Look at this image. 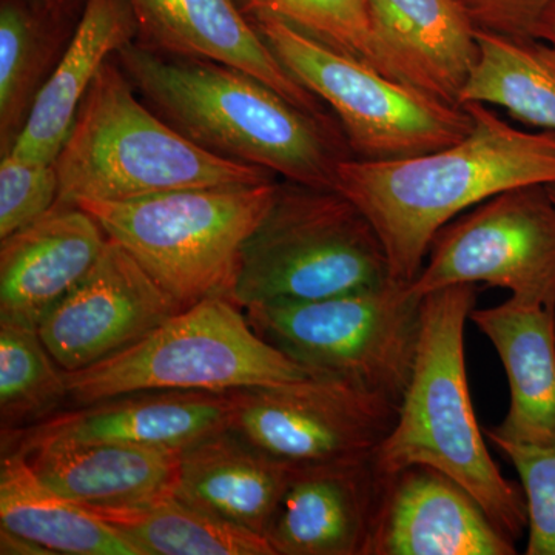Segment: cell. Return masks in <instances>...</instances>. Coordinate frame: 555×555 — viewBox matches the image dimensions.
Listing matches in <instances>:
<instances>
[{"instance_id": "6da1fadb", "label": "cell", "mask_w": 555, "mask_h": 555, "mask_svg": "<svg viewBox=\"0 0 555 555\" xmlns=\"http://www.w3.org/2000/svg\"><path fill=\"white\" fill-rule=\"evenodd\" d=\"M463 107L473 130L449 147L338 166L335 190L374 225L398 283L418 276L433 240L452 219L506 190L555 184V131L516 129L480 102Z\"/></svg>"}, {"instance_id": "7a4b0ae2", "label": "cell", "mask_w": 555, "mask_h": 555, "mask_svg": "<svg viewBox=\"0 0 555 555\" xmlns=\"http://www.w3.org/2000/svg\"><path fill=\"white\" fill-rule=\"evenodd\" d=\"M115 61L150 107L208 152L326 190H335L339 164L353 158L334 120L310 115L243 69L134 42Z\"/></svg>"}, {"instance_id": "3957f363", "label": "cell", "mask_w": 555, "mask_h": 555, "mask_svg": "<svg viewBox=\"0 0 555 555\" xmlns=\"http://www.w3.org/2000/svg\"><path fill=\"white\" fill-rule=\"evenodd\" d=\"M476 284H459L422 299V331L414 371L396 425L372 456L379 476L429 466L462 486L514 542L528 531L521 485L500 473L478 426L467 385L466 320Z\"/></svg>"}, {"instance_id": "277c9868", "label": "cell", "mask_w": 555, "mask_h": 555, "mask_svg": "<svg viewBox=\"0 0 555 555\" xmlns=\"http://www.w3.org/2000/svg\"><path fill=\"white\" fill-rule=\"evenodd\" d=\"M61 204L122 203L179 190L257 185L275 175L193 142L150 105L112 57L54 160Z\"/></svg>"}, {"instance_id": "5b68a950", "label": "cell", "mask_w": 555, "mask_h": 555, "mask_svg": "<svg viewBox=\"0 0 555 555\" xmlns=\"http://www.w3.org/2000/svg\"><path fill=\"white\" fill-rule=\"evenodd\" d=\"M275 179L257 185L179 190L149 198L76 204L137 259L182 309L232 299L244 243L272 207ZM233 301V299H232Z\"/></svg>"}, {"instance_id": "8992f818", "label": "cell", "mask_w": 555, "mask_h": 555, "mask_svg": "<svg viewBox=\"0 0 555 555\" xmlns=\"http://www.w3.org/2000/svg\"><path fill=\"white\" fill-rule=\"evenodd\" d=\"M390 280L382 240L352 201L287 181L244 243L232 299L241 309L315 301Z\"/></svg>"}, {"instance_id": "52a82bcc", "label": "cell", "mask_w": 555, "mask_h": 555, "mask_svg": "<svg viewBox=\"0 0 555 555\" xmlns=\"http://www.w3.org/2000/svg\"><path fill=\"white\" fill-rule=\"evenodd\" d=\"M65 377L76 408L145 390L235 392L313 375L259 337L235 301L217 297L181 310L137 345Z\"/></svg>"}, {"instance_id": "ba28073f", "label": "cell", "mask_w": 555, "mask_h": 555, "mask_svg": "<svg viewBox=\"0 0 555 555\" xmlns=\"http://www.w3.org/2000/svg\"><path fill=\"white\" fill-rule=\"evenodd\" d=\"M422 299L411 284L390 280L315 301L243 310L259 337L313 377L338 379L400 404L418 350Z\"/></svg>"}, {"instance_id": "9c48e42d", "label": "cell", "mask_w": 555, "mask_h": 555, "mask_svg": "<svg viewBox=\"0 0 555 555\" xmlns=\"http://www.w3.org/2000/svg\"><path fill=\"white\" fill-rule=\"evenodd\" d=\"M283 67L332 108L353 158L397 160L437 152L473 130L465 107L423 93L269 14L250 16Z\"/></svg>"}, {"instance_id": "30bf717a", "label": "cell", "mask_w": 555, "mask_h": 555, "mask_svg": "<svg viewBox=\"0 0 555 555\" xmlns=\"http://www.w3.org/2000/svg\"><path fill=\"white\" fill-rule=\"evenodd\" d=\"M480 283L555 310V201L547 185L506 190L452 219L433 240L411 291L423 298Z\"/></svg>"}, {"instance_id": "8fae6325", "label": "cell", "mask_w": 555, "mask_h": 555, "mask_svg": "<svg viewBox=\"0 0 555 555\" xmlns=\"http://www.w3.org/2000/svg\"><path fill=\"white\" fill-rule=\"evenodd\" d=\"M229 429L291 469L366 462L400 404L338 379L235 390Z\"/></svg>"}, {"instance_id": "7c38bea8", "label": "cell", "mask_w": 555, "mask_h": 555, "mask_svg": "<svg viewBox=\"0 0 555 555\" xmlns=\"http://www.w3.org/2000/svg\"><path fill=\"white\" fill-rule=\"evenodd\" d=\"M184 310L116 241L38 331L65 372L82 371L137 345Z\"/></svg>"}, {"instance_id": "4fadbf2b", "label": "cell", "mask_w": 555, "mask_h": 555, "mask_svg": "<svg viewBox=\"0 0 555 555\" xmlns=\"http://www.w3.org/2000/svg\"><path fill=\"white\" fill-rule=\"evenodd\" d=\"M230 392L145 390L76 406L2 434V452L42 443H113L182 452L229 427Z\"/></svg>"}, {"instance_id": "5bb4252c", "label": "cell", "mask_w": 555, "mask_h": 555, "mask_svg": "<svg viewBox=\"0 0 555 555\" xmlns=\"http://www.w3.org/2000/svg\"><path fill=\"white\" fill-rule=\"evenodd\" d=\"M367 555H514L516 542L452 478L414 465L383 477Z\"/></svg>"}, {"instance_id": "9a60e30c", "label": "cell", "mask_w": 555, "mask_h": 555, "mask_svg": "<svg viewBox=\"0 0 555 555\" xmlns=\"http://www.w3.org/2000/svg\"><path fill=\"white\" fill-rule=\"evenodd\" d=\"M130 5L141 46L243 69L310 115L331 119L323 102L276 60L238 0H130Z\"/></svg>"}, {"instance_id": "2e32d148", "label": "cell", "mask_w": 555, "mask_h": 555, "mask_svg": "<svg viewBox=\"0 0 555 555\" xmlns=\"http://www.w3.org/2000/svg\"><path fill=\"white\" fill-rule=\"evenodd\" d=\"M0 241V321L39 328L89 275L108 236L83 208L57 203Z\"/></svg>"}, {"instance_id": "e0dca14e", "label": "cell", "mask_w": 555, "mask_h": 555, "mask_svg": "<svg viewBox=\"0 0 555 555\" xmlns=\"http://www.w3.org/2000/svg\"><path fill=\"white\" fill-rule=\"evenodd\" d=\"M379 73L462 107L477 28L452 0H367Z\"/></svg>"}, {"instance_id": "ac0fdd59", "label": "cell", "mask_w": 555, "mask_h": 555, "mask_svg": "<svg viewBox=\"0 0 555 555\" xmlns=\"http://www.w3.org/2000/svg\"><path fill=\"white\" fill-rule=\"evenodd\" d=\"M383 478L371 460L292 473L268 531L275 555H367Z\"/></svg>"}, {"instance_id": "d6986e66", "label": "cell", "mask_w": 555, "mask_h": 555, "mask_svg": "<svg viewBox=\"0 0 555 555\" xmlns=\"http://www.w3.org/2000/svg\"><path fill=\"white\" fill-rule=\"evenodd\" d=\"M469 320L494 345L509 383V409L486 436L492 443L555 444V310L507 299Z\"/></svg>"}, {"instance_id": "ffe728a7", "label": "cell", "mask_w": 555, "mask_h": 555, "mask_svg": "<svg viewBox=\"0 0 555 555\" xmlns=\"http://www.w3.org/2000/svg\"><path fill=\"white\" fill-rule=\"evenodd\" d=\"M130 0H83L78 27L9 153L54 163L101 69L138 35Z\"/></svg>"}, {"instance_id": "44dd1931", "label": "cell", "mask_w": 555, "mask_h": 555, "mask_svg": "<svg viewBox=\"0 0 555 555\" xmlns=\"http://www.w3.org/2000/svg\"><path fill=\"white\" fill-rule=\"evenodd\" d=\"M13 452L27 459L40 481L90 511L175 494L181 454L113 443H42Z\"/></svg>"}, {"instance_id": "7402d4cb", "label": "cell", "mask_w": 555, "mask_h": 555, "mask_svg": "<svg viewBox=\"0 0 555 555\" xmlns=\"http://www.w3.org/2000/svg\"><path fill=\"white\" fill-rule=\"evenodd\" d=\"M292 473L225 427L179 454L175 496L219 520L266 535Z\"/></svg>"}, {"instance_id": "603a6c76", "label": "cell", "mask_w": 555, "mask_h": 555, "mask_svg": "<svg viewBox=\"0 0 555 555\" xmlns=\"http://www.w3.org/2000/svg\"><path fill=\"white\" fill-rule=\"evenodd\" d=\"M0 528L51 554L141 555L93 511L40 481L20 452H2L0 460Z\"/></svg>"}, {"instance_id": "cb8c5ba5", "label": "cell", "mask_w": 555, "mask_h": 555, "mask_svg": "<svg viewBox=\"0 0 555 555\" xmlns=\"http://www.w3.org/2000/svg\"><path fill=\"white\" fill-rule=\"evenodd\" d=\"M478 57L462 105L480 102L513 118L555 131V49L537 38H511L476 30Z\"/></svg>"}, {"instance_id": "d4e9b609", "label": "cell", "mask_w": 555, "mask_h": 555, "mask_svg": "<svg viewBox=\"0 0 555 555\" xmlns=\"http://www.w3.org/2000/svg\"><path fill=\"white\" fill-rule=\"evenodd\" d=\"M141 555H275L268 539L203 513L175 494L122 509L93 511Z\"/></svg>"}, {"instance_id": "484cf974", "label": "cell", "mask_w": 555, "mask_h": 555, "mask_svg": "<svg viewBox=\"0 0 555 555\" xmlns=\"http://www.w3.org/2000/svg\"><path fill=\"white\" fill-rule=\"evenodd\" d=\"M60 60L57 42L25 0L0 2V155L20 138L40 89Z\"/></svg>"}, {"instance_id": "4316f807", "label": "cell", "mask_w": 555, "mask_h": 555, "mask_svg": "<svg viewBox=\"0 0 555 555\" xmlns=\"http://www.w3.org/2000/svg\"><path fill=\"white\" fill-rule=\"evenodd\" d=\"M69 403L65 371L38 328L0 321V430L17 433Z\"/></svg>"}, {"instance_id": "83f0119b", "label": "cell", "mask_w": 555, "mask_h": 555, "mask_svg": "<svg viewBox=\"0 0 555 555\" xmlns=\"http://www.w3.org/2000/svg\"><path fill=\"white\" fill-rule=\"evenodd\" d=\"M250 16L269 14L377 68L367 0H238ZM378 69V68H377Z\"/></svg>"}, {"instance_id": "f1b7e54d", "label": "cell", "mask_w": 555, "mask_h": 555, "mask_svg": "<svg viewBox=\"0 0 555 555\" xmlns=\"http://www.w3.org/2000/svg\"><path fill=\"white\" fill-rule=\"evenodd\" d=\"M60 199L54 163L7 153L0 160V240L49 214Z\"/></svg>"}, {"instance_id": "f546056e", "label": "cell", "mask_w": 555, "mask_h": 555, "mask_svg": "<svg viewBox=\"0 0 555 555\" xmlns=\"http://www.w3.org/2000/svg\"><path fill=\"white\" fill-rule=\"evenodd\" d=\"M494 447L517 470L528 505V555H555V444L525 447L496 441Z\"/></svg>"}, {"instance_id": "4dcf8cb0", "label": "cell", "mask_w": 555, "mask_h": 555, "mask_svg": "<svg viewBox=\"0 0 555 555\" xmlns=\"http://www.w3.org/2000/svg\"><path fill=\"white\" fill-rule=\"evenodd\" d=\"M477 30L511 38H537L554 0H452Z\"/></svg>"}, {"instance_id": "1f68e13d", "label": "cell", "mask_w": 555, "mask_h": 555, "mask_svg": "<svg viewBox=\"0 0 555 555\" xmlns=\"http://www.w3.org/2000/svg\"><path fill=\"white\" fill-rule=\"evenodd\" d=\"M0 554L2 555H49L51 551L27 537L14 534L9 529L0 528Z\"/></svg>"}, {"instance_id": "d6a6232c", "label": "cell", "mask_w": 555, "mask_h": 555, "mask_svg": "<svg viewBox=\"0 0 555 555\" xmlns=\"http://www.w3.org/2000/svg\"><path fill=\"white\" fill-rule=\"evenodd\" d=\"M79 0H38L42 10L50 14L53 20H61L65 14L75 9Z\"/></svg>"}, {"instance_id": "836d02e7", "label": "cell", "mask_w": 555, "mask_h": 555, "mask_svg": "<svg viewBox=\"0 0 555 555\" xmlns=\"http://www.w3.org/2000/svg\"><path fill=\"white\" fill-rule=\"evenodd\" d=\"M537 39L545 40L555 49V0L543 16L542 24L537 31Z\"/></svg>"}, {"instance_id": "e575fe53", "label": "cell", "mask_w": 555, "mask_h": 555, "mask_svg": "<svg viewBox=\"0 0 555 555\" xmlns=\"http://www.w3.org/2000/svg\"><path fill=\"white\" fill-rule=\"evenodd\" d=\"M547 189H550L551 196H553V199L555 201V184L547 185Z\"/></svg>"}]
</instances>
